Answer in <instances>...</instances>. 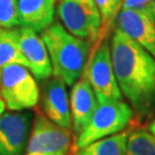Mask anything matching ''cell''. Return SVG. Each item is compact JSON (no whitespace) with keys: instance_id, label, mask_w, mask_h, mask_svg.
Masks as SVG:
<instances>
[{"instance_id":"1","label":"cell","mask_w":155,"mask_h":155,"mask_svg":"<svg viewBox=\"0 0 155 155\" xmlns=\"http://www.w3.org/2000/svg\"><path fill=\"white\" fill-rule=\"evenodd\" d=\"M109 43L113 69L123 98L134 113L148 116L155 110V59L116 28Z\"/></svg>"},{"instance_id":"2","label":"cell","mask_w":155,"mask_h":155,"mask_svg":"<svg viewBox=\"0 0 155 155\" xmlns=\"http://www.w3.org/2000/svg\"><path fill=\"white\" fill-rule=\"evenodd\" d=\"M40 37L50 55L52 75L71 86L83 74L91 43L71 35L60 23H52Z\"/></svg>"},{"instance_id":"3","label":"cell","mask_w":155,"mask_h":155,"mask_svg":"<svg viewBox=\"0 0 155 155\" xmlns=\"http://www.w3.org/2000/svg\"><path fill=\"white\" fill-rule=\"evenodd\" d=\"M134 111L124 100H113L98 107L89 124L79 133L75 141V150H79L89 144L114 136L124 131L131 122Z\"/></svg>"},{"instance_id":"4","label":"cell","mask_w":155,"mask_h":155,"mask_svg":"<svg viewBox=\"0 0 155 155\" xmlns=\"http://www.w3.org/2000/svg\"><path fill=\"white\" fill-rule=\"evenodd\" d=\"M0 97L11 111H22L36 107L40 91L36 78L22 64H8L0 74Z\"/></svg>"},{"instance_id":"5","label":"cell","mask_w":155,"mask_h":155,"mask_svg":"<svg viewBox=\"0 0 155 155\" xmlns=\"http://www.w3.org/2000/svg\"><path fill=\"white\" fill-rule=\"evenodd\" d=\"M58 15L63 28L91 44L100 36L101 18L94 0H60Z\"/></svg>"},{"instance_id":"6","label":"cell","mask_w":155,"mask_h":155,"mask_svg":"<svg viewBox=\"0 0 155 155\" xmlns=\"http://www.w3.org/2000/svg\"><path fill=\"white\" fill-rule=\"evenodd\" d=\"M83 72L97 97L98 104L124 100L113 69L109 40L105 39L97 45L92 59L87 61Z\"/></svg>"},{"instance_id":"7","label":"cell","mask_w":155,"mask_h":155,"mask_svg":"<svg viewBox=\"0 0 155 155\" xmlns=\"http://www.w3.org/2000/svg\"><path fill=\"white\" fill-rule=\"evenodd\" d=\"M69 147V130L51 122L44 114L37 113L24 155H67Z\"/></svg>"},{"instance_id":"8","label":"cell","mask_w":155,"mask_h":155,"mask_svg":"<svg viewBox=\"0 0 155 155\" xmlns=\"http://www.w3.org/2000/svg\"><path fill=\"white\" fill-rule=\"evenodd\" d=\"M31 111H4L0 116V155H24L30 137Z\"/></svg>"},{"instance_id":"9","label":"cell","mask_w":155,"mask_h":155,"mask_svg":"<svg viewBox=\"0 0 155 155\" xmlns=\"http://www.w3.org/2000/svg\"><path fill=\"white\" fill-rule=\"evenodd\" d=\"M115 23L116 29L134 40L155 59V21L150 11L121 9Z\"/></svg>"},{"instance_id":"10","label":"cell","mask_w":155,"mask_h":155,"mask_svg":"<svg viewBox=\"0 0 155 155\" xmlns=\"http://www.w3.org/2000/svg\"><path fill=\"white\" fill-rule=\"evenodd\" d=\"M17 41L27 68L38 81H46L52 76V66L47 48L38 32L27 27L17 28Z\"/></svg>"},{"instance_id":"11","label":"cell","mask_w":155,"mask_h":155,"mask_svg":"<svg viewBox=\"0 0 155 155\" xmlns=\"http://www.w3.org/2000/svg\"><path fill=\"white\" fill-rule=\"evenodd\" d=\"M66 86L61 78L55 76L48 78L39 99L41 100V109L45 116L56 125L69 130L71 127V116Z\"/></svg>"},{"instance_id":"12","label":"cell","mask_w":155,"mask_h":155,"mask_svg":"<svg viewBox=\"0 0 155 155\" xmlns=\"http://www.w3.org/2000/svg\"><path fill=\"white\" fill-rule=\"evenodd\" d=\"M69 104L72 131L78 136L89 124L91 117L98 107L97 97L84 72L78 78V81L71 85Z\"/></svg>"},{"instance_id":"13","label":"cell","mask_w":155,"mask_h":155,"mask_svg":"<svg viewBox=\"0 0 155 155\" xmlns=\"http://www.w3.org/2000/svg\"><path fill=\"white\" fill-rule=\"evenodd\" d=\"M20 27L43 32L54 20V2L52 0H17Z\"/></svg>"},{"instance_id":"14","label":"cell","mask_w":155,"mask_h":155,"mask_svg":"<svg viewBox=\"0 0 155 155\" xmlns=\"http://www.w3.org/2000/svg\"><path fill=\"white\" fill-rule=\"evenodd\" d=\"M127 138V133L122 131L75 150L74 155H125Z\"/></svg>"},{"instance_id":"15","label":"cell","mask_w":155,"mask_h":155,"mask_svg":"<svg viewBox=\"0 0 155 155\" xmlns=\"http://www.w3.org/2000/svg\"><path fill=\"white\" fill-rule=\"evenodd\" d=\"M22 64L27 67L17 41V28H0V74L8 64Z\"/></svg>"},{"instance_id":"16","label":"cell","mask_w":155,"mask_h":155,"mask_svg":"<svg viewBox=\"0 0 155 155\" xmlns=\"http://www.w3.org/2000/svg\"><path fill=\"white\" fill-rule=\"evenodd\" d=\"M125 155H155V136L145 129L129 133Z\"/></svg>"},{"instance_id":"17","label":"cell","mask_w":155,"mask_h":155,"mask_svg":"<svg viewBox=\"0 0 155 155\" xmlns=\"http://www.w3.org/2000/svg\"><path fill=\"white\" fill-rule=\"evenodd\" d=\"M95 5L101 18V29L98 41L101 43L105 40L111 30L113 25L115 24L116 17L122 8L123 0H94Z\"/></svg>"},{"instance_id":"18","label":"cell","mask_w":155,"mask_h":155,"mask_svg":"<svg viewBox=\"0 0 155 155\" xmlns=\"http://www.w3.org/2000/svg\"><path fill=\"white\" fill-rule=\"evenodd\" d=\"M20 27L17 14V0H0V28Z\"/></svg>"},{"instance_id":"19","label":"cell","mask_w":155,"mask_h":155,"mask_svg":"<svg viewBox=\"0 0 155 155\" xmlns=\"http://www.w3.org/2000/svg\"><path fill=\"white\" fill-rule=\"evenodd\" d=\"M154 0H123L121 9H145L150 11Z\"/></svg>"},{"instance_id":"20","label":"cell","mask_w":155,"mask_h":155,"mask_svg":"<svg viewBox=\"0 0 155 155\" xmlns=\"http://www.w3.org/2000/svg\"><path fill=\"white\" fill-rule=\"evenodd\" d=\"M148 131H150V132H152L155 136V118L152 121V122H150V127H148Z\"/></svg>"},{"instance_id":"21","label":"cell","mask_w":155,"mask_h":155,"mask_svg":"<svg viewBox=\"0 0 155 155\" xmlns=\"http://www.w3.org/2000/svg\"><path fill=\"white\" fill-rule=\"evenodd\" d=\"M4 110H5V104H4V101H2L1 97H0V116L4 113Z\"/></svg>"},{"instance_id":"22","label":"cell","mask_w":155,"mask_h":155,"mask_svg":"<svg viewBox=\"0 0 155 155\" xmlns=\"http://www.w3.org/2000/svg\"><path fill=\"white\" fill-rule=\"evenodd\" d=\"M150 13H152V16H153V18H154V21H155V0H154V2L152 4V8H150Z\"/></svg>"},{"instance_id":"23","label":"cell","mask_w":155,"mask_h":155,"mask_svg":"<svg viewBox=\"0 0 155 155\" xmlns=\"http://www.w3.org/2000/svg\"><path fill=\"white\" fill-rule=\"evenodd\" d=\"M52 1H53V2H54V4H55V1H56V0H52Z\"/></svg>"}]
</instances>
